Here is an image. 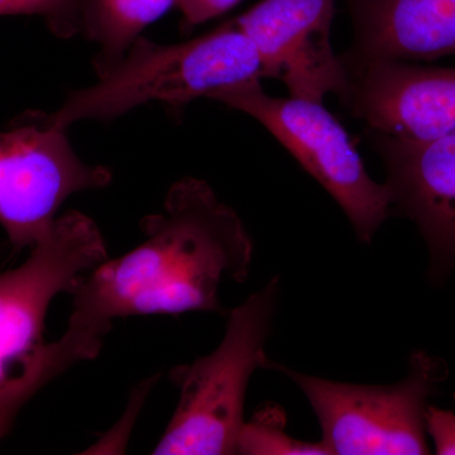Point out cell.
<instances>
[{"mask_svg": "<svg viewBox=\"0 0 455 455\" xmlns=\"http://www.w3.org/2000/svg\"><path fill=\"white\" fill-rule=\"evenodd\" d=\"M140 230L142 243L104 260L71 292L68 328L52 341L66 370L97 358L114 320L223 313L221 289L250 276V233L235 209L203 180L176 181L164 211L140 221Z\"/></svg>", "mask_w": 455, "mask_h": 455, "instance_id": "6da1fadb", "label": "cell"}, {"mask_svg": "<svg viewBox=\"0 0 455 455\" xmlns=\"http://www.w3.org/2000/svg\"><path fill=\"white\" fill-rule=\"evenodd\" d=\"M265 79L259 51L235 20L180 44L140 36L112 70L89 88L71 92L61 108L42 114L52 127L80 121H112L147 103L176 112L217 90Z\"/></svg>", "mask_w": 455, "mask_h": 455, "instance_id": "7a4b0ae2", "label": "cell"}, {"mask_svg": "<svg viewBox=\"0 0 455 455\" xmlns=\"http://www.w3.org/2000/svg\"><path fill=\"white\" fill-rule=\"evenodd\" d=\"M106 259L97 223L73 211L57 218L22 265L0 274V440L27 401L55 379L44 341L51 302Z\"/></svg>", "mask_w": 455, "mask_h": 455, "instance_id": "3957f363", "label": "cell"}, {"mask_svg": "<svg viewBox=\"0 0 455 455\" xmlns=\"http://www.w3.org/2000/svg\"><path fill=\"white\" fill-rule=\"evenodd\" d=\"M280 283V277L269 278L230 311L223 339L211 355L173 368L170 379L179 390L178 405L154 454H236L248 385L272 362L266 346Z\"/></svg>", "mask_w": 455, "mask_h": 455, "instance_id": "277c9868", "label": "cell"}, {"mask_svg": "<svg viewBox=\"0 0 455 455\" xmlns=\"http://www.w3.org/2000/svg\"><path fill=\"white\" fill-rule=\"evenodd\" d=\"M307 397L331 455L430 454V398L447 379L443 359L425 350L410 355L407 372L391 385H357L301 373L271 362Z\"/></svg>", "mask_w": 455, "mask_h": 455, "instance_id": "5b68a950", "label": "cell"}, {"mask_svg": "<svg viewBox=\"0 0 455 455\" xmlns=\"http://www.w3.org/2000/svg\"><path fill=\"white\" fill-rule=\"evenodd\" d=\"M252 80L209 99L259 122L340 206L355 235L370 244L391 214L386 184L371 178L348 132L322 101L275 98Z\"/></svg>", "mask_w": 455, "mask_h": 455, "instance_id": "8992f818", "label": "cell"}, {"mask_svg": "<svg viewBox=\"0 0 455 455\" xmlns=\"http://www.w3.org/2000/svg\"><path fill=\"white\" fill-rule=\"evenodd\" d=\"M110 181L112 172L80 160L65 131L42 113L0 131V226L13 250H31L44 238L68 197Z\"/></svg>", "mask_w": 455, "mask_h": 455, "instance_id": "52a82bcc", "label": "cell"}, {"mask_svg": "<svg viewBox=\"0 0 455 455\" xmlns=\"http://www.w3.org/2000/svg\"><path fill=\"white\" fill-rule=\"evenodd\" d=\"M337 2L260 0L233 20L259 51L265 77L283 82L290 97L323 103L346 90V66L331 41Z\"/></svg>", "mask_w": 455, "mask_h": 455, "instance_id": "ba28073f", "label": "cell"}, {"mask_svg": "<svg viewBox=\"0 0 455 455\" xmlns=\"http://www.w3.org/2000/svg\"><path fill=\"white\" fill-rule=\"evenodd\" d=\"M339 100L367 130L395 139L433 140L455 132V68L398 60L344 62Z\"/></svg>", "mask_w": 455, "mask_h": 455, "instance_id": "9c48e42d", "label": "cell"}, {"mask_svg": "<svg viewBox=\"0 0 455 455\" xmlns=\"http://www.w3.org/2000/svg\"><path fill=\"white\" fill-rule=\"evenodd\" d=\"M367 137L385 167L392 208L427 244L429 280L445 283L455 274V132L425 142L370 130Z\"/></svg>", "mask_w": 455, "mask_h": 455, "instance_id": "30bf717a", "label": "cell"}, {"mask_svg": "<svg viewBox=\"0 0 455 455\" xmlns=\"http://www.w3.org/2000/svg\"><path fill=\"white\" fill-rule=\"evenodd\" d=\"M353 42L344 62L455 56V0H344Z\"/></svg>", "mask_w": 455, "mask_h": 455, "instance_id": "8fae6325", "label": "cell"}, {"mask_svg": "<svg viewBox=\"0 0 455 455\" xmlns=\"http://www.w3.org/2000/svg\"><path fill=\"white\" fill-rule=\"evenodd\" d=\"M173 7L176 0H84L83 33L98 44L92 60L98 76L112 70L146 27Z\"/></svg>", "mask_w": 455, "mask_h": 455, "instance_id": "7c38bea8", "label": "cell"}, {"mask_svg": "<svg viewBox=\"0 0 455 455\" xmlns=\"http://www.w3.org/2000/svg\"><path fill=\"white\" fill-rule=\"evenodd\" d=\"M287 416L277 403H262L239 434L236 454L331 455L322 442H305L290 435Z\"/></svg>", "mask_w": 455, "mask_h": 455, "instance_id": "4fadbf2b", "label": "cell"}, {"mask_svg": "<svg viewBox=\"0 0 455 455\" xmlns=\"http://www.w3.org/2000/svg\"><path fill=\"white\" fill-rule=\"evenodd\" d=\"M0 16H38L60 38L84 28V0H0Z\"/></svg>", "mask_w": 455, "mask_h": 455, "instance_id": "5bb4252c", "label": "cell"}, {"mask_svg": "<svg viewBox=\"0 0 455 455\" xmlns=\"http://www.w3.org/2000/svg\"><path fill=\"white\" fill-rule=\"evenodd\" d=\"M242 0H176V8L181 13V28L190 31L196 26L227 13Z\"/></svg>", "mask_w": 455, "mask_h": 455, "instance_id": "9a60e30c", "label": "cell"}, {"mask_svg": "<svg viewBox=\"0 0 455 455\" xmlns=\"http://www.w3.org/2000/svg\"><path fill=\"white\" fill-rule=\"evenodd\" d=\"M427 435L436 454L455 455V411L430 406Z\"/></svg>", "mask_w": 455, "mask_h": 455, "instance_id": "2e32d148", "label": "cell"}]
</instances>
